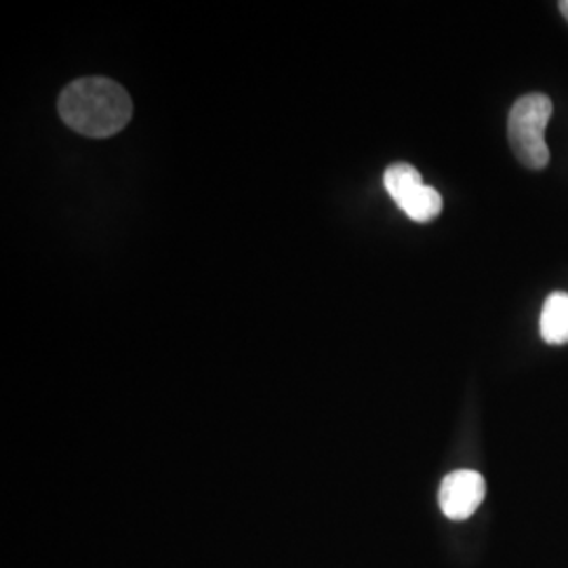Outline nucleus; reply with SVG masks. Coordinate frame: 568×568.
<instances>
[{
    "label": "nucleus",
    "instance_id": "1",
    "mask_svg": "<svg viewBox=\"0 0 568 568\" xmlns=\"http://www.w3.org/2000/svg\"><path fill=\"white\" fill-rule=\"evenodd\" d=\"M60 116L84 138L116 135L133 116V102L119 82L87 77L70 82L60 95Z\"/></svg>",
    "mask_w": 568,
    "mask_h": 568
},
{
    "label": "nucleus",
    "instance_id": "2",
    "mask_svg": "<svg viewBox=\"0 0 568 568\" xmlns=\"http://www.w3.org/2000/svg\"><path fill=\"white\" fill-rule=\"evenodd\" d=\"M554 103L546 93H527L511 105L508 119L509 148L528 169H544L549 163L546 129Z\"/></svg>",
    "mask_w": 568,
    "mask_h": 568
},
{
    "label": "nucleus",
    "instance_id": "3",
    "mask_svg": "<svg viewBox=\"0 0 568 568\" xmlns=\"http://www.w3.org/2000/svg\"><path fill=\"white\" fill-rule=\"evenodd\" d=\"M485 478L474 469L450 471L440 485L438 501L450 520H466L485 501Z\"/></svg>",
    "mask_w": 568,
    "mask_h": 568
},
{
    "label": "nucleus",
    "instance_id": "4",
    "mask_svg": "<svg viewBox=\"0 0 568 568\" xmlns=\"http://www.w3.org/2000/svg\"><path fill=\"white\" fill-rule=\"evenodd\" d=\"M539 331L546 344H568V293H551L539 318Z\"/></svg>",
    "mask_w": 568,
    "mask_h": 568
},
{
    "label": "nucleus",
    "instance_id": "5",
    "mask_svg": "<svg viewBox=\"0 0 568 568\" xmlns=\"http://www.w3.org/2000/svg\"><path fill=\"white\" fill-rule=\"evenodd\" d=\"M398 206L406 213V217H410L417 224H427L432 220H436L443 211V199L440 194L429 187V185H419L415 187L410 194H406L405 199L398 203Z\"/></svg>",
    "mask_w": 568,
    "mask_h": 568
},
{
    "label": "nucleus",
    "instance_id": "6",
    "mask_svg": "<svg viewBox=\"0 0 568 568\" xmlns=\"http://www.w3.org/2000/svg\"><path fill=\"white\" fill-rule=\"evenodd\" d=\"M384 185H386L387 194L394 199V203L398 204L415 187L424 185V180H422V173L413 164L396 163L387 166L386 173H384Z\"/></svg>",
    "mask_w": 568,
    "mask_h": 568
},
{
    "label": "nucleus",
    "instance_id": "7",
    "mask_svg": "<svg viewBox=\"0 0 568 568\" xmlns=\"http://www.w3.org/2000/svg\"><path fill=\"white\" fill-rule=\"evenodd\" d=\"M558 7H560V13L565 16V20L568 21V0H562Z\"/></svg>",
    "mask_w": 568,
    "mask_h": 568
}]
</instances>
